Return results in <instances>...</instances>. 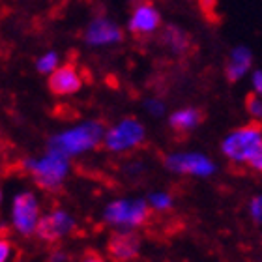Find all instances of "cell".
Here are the masks:
<instances>
[{"instance_id": "cell-7", "label": "cell", "mask_w": 262, "mask_h": 262, "mask_svg": "<svg viewBox=\"0 0 262 262\" xmlns=\"http://www.w3.org/2000/svg\"><path fill=\"white\" fill-rule=\"evenodd\" d=\"M82 38H84V43L90 47H107V45L120 43L124 32L109 17H96L88 23Z\"/></svg>"}, {"instance_id": "cell-8", "label": "cell", "mask_w": 262, "mask_h": 262, "mask_svg": "<svg viewBox=\"0 0 262 262\" xmlns=\"http://www.w3.org/2000/svg\"><path fill=\"white\" fill-rule=\"evenodd\" d=\"M75 229V225L71 221V217L64 212H53L51 215L39 217L36 223V234L43 242H47L49 246H55L64 238L66 234H70L71 230Z\"/></svg>"}, {"instance_id": "cell-14", "label": "cell", "mask_w": 262, "mask_h": 262, "mask_svg": "<svg viewBox=\"0 0 262 262\" xmlns=\"http://www.w3.org/2000/svg\"><path fill=\"white\" fill-rule=\"evenodd\" d=\"M202 122H204V113L201 109H182V111H176L174 115L170 116L169 120V126L170 129L178 133V135H187L191 129H195L196 126H201Z\"/></svg>"}, {"instance_id": "cell-23", "label": "cell", "mask_w": 262, "mask_h": 262, "mask_svg": "<svg viewBox=\"0 0 262 262\" xmlns=\"http://www.w3.org/2000/svg\"><path fill=\"white\" fill-rule=\"evenodd\" d=\"M0 201H2V193H0Z\"/></svg>"}, {"instance_id": "cell-4", "label": "cell", "mask_w": 262, "mask_h": 262, "mask_svg": "<svg viewBox=\"0 0 262 262\" xmlns=\"http://www.w3.org/2000/svg\"><path fill=\"white\" fill-rule=\"evenodd\" d=\"M103 144L111 152H126L144 142V127L135 118H124L103 133Z\"/></svg>"}, {"instance_id": "cell-3", "label": "cell", "mask_w": 262, "mask_h": 262, "mask_svg": "<svg viewBox=\"0 0 262 262\" xmlns=\"http://www.w3.org/2000/svg\"><path fill=\"white\" fill-rule=\"evenodd\" d=\"M25 167H27V170L30 172V176L34 178L39 189L55 191L62 186V180H64L66 170H68V161H66V156L51 150L39 161H32V159L25 161Z\"/></svg>"}, {"instance_id": "cell-1", "label": "cell", "mask_w": 262, "mask_h": 262, "mask_svg": "<svg viewBox=\"0 0 262 262\" xmlns=\"http://www.w3.org/2000/svg\"><path fill=\"white\" fill-rule=\"evenodd\" d=\"M223 154L232 163L247 165L253 172L262 169V131L258 120L238 127L223 141Z\"/></svg>"}, {"instance_id": "cell-12", "label": "cell", "mask_w": 262, "mask_h": 262, "mask_svg": "<svg viewBox=\"0 0 262 262\" xmlns=\"http://www.w3.org/2000/svg\"><path fill=\"white\" fill-rule=\"evenodd\" d=\"M167 165L172 170H178V172H191V174H201V176L210 174L213 170V165L204 156H199V154H178V156H170L167 159Z\"/></svg>"}, {"instance_id": "cell-22", "label": "cell", "mask_w": 262, "mask_h": 262, "mask_svg": "<svg viewBox=\"0 0 262 262\" xmlns=\"http://www.w3.org/2000/svg\"><path fill=\"white\" fill-rule=\"evenodd\" d=\"M146 107H148V111H150V113H156V115H159V113L163 111V103H161V101H158V99H152V101H148Z\"/></svg>"}, {"instance_id": "cell-2", "label": "cell", "mask_w": 262, "mask_h": 262, "mask_svg": "<svg viewBox=\"0 0 262 262\" xmlns=\"http://www.w3.org/2000/svg\"><path fill=\"white\" fill-rule=\"evenodd\" d=\"M103 133L105 129L101 122H84L79 127H73V129L53 137L49 146L53 152H58L62 156H75V154L98 146L103 139Z\"/></svg>"}, {"instance_id": "cell-17", "label": "cell", "mask_w": 262, "mask_h": 262, "mask_svg": "<svg viewBox=\"0 0 262 262\" xmlns=\"http://www.w3.org/2000/svg\"><path fill=\"white\" fill-rule=\"evenodd\" d=\"M246 109L247 113L255 118V120H258L262 115V103H260V94L257 92H251L249 96L246 98Z\"/></svg>"}, {"instance_id": "cell-6", "label": "cell", "mask_w": 262, "mask_h": 262, "mask_svg": "<svg viewBox=\"0 0 262 262\" xmlns=\"http://www.w3.org/2000/svg\"><path fill=\"white\" fill-rule=\"evenodd\" d=\"M161 27V13L152 2L148 0H139L133 10H131L127 28L137 38H148L156 34Z\"/></svg>"}, {"instance_id": "cell-11", "label": "cell", "mask_w": 262, "mask_h": 262, "mask_svg": "<svg viewBox=\"0 0 262 262\" xmlns=\"http://www.w3.org/2000/svg\"><path fill=\"white\" fill-rule=\"evenodd\" d=\"M82 88V77L73 64L58 66L49 73V90L55 96H71Z\"/></svg>"}, {"instance_id": "cell-18", "label": "cell", "mask_w": 262, "mask_h": 262, "mask_svg": "<svg viewBox=\"0 0 262 262\" xmlns=\"http://www.w3.org/2000/svg\"><path fill=\"white\" fill-rule=\"evenodd\" d=\"M11 249H13V246H11V242H8V240H0V262H6L8 258H10Z\"/></svg>"}, {"instance_id": "cell-5", "label": "cell", "mask_w": 262, "mask_h": 262, "mask_svg": "<svg viewBox=\"0 0 262 262\" xmlns=\"http://www.w3.org/2000/svg\"><path fill=\"white\" fill-rule=\"evenodd\" d=\"M107 219L111 223L118 225H131V227H142L148 225L150 219L154 217V206H150L144 201H135V202H113L107 210Z\"/></svg>"}, {"instance_id": "cell-19", "label": "cell", "mask_w": 262, "mask_h": 262, "mask_svg": "<svg viewBox=\"0 0 262 262\" xmlns=\"http://www.w3.org/2000/svg\"><path fill=\"white\" fill-rule=\"evenodd\" d=\"M81 262H105V260L98 251H94V249H86V251L82 253Z\"/></svg>"}, {"instance_id": "cell-10", "label": "cell", "mask_w": 262, "mask_h": 262, "mask_svg": "<svg viewBox=\"0 0 262 262\" xmlns=\"http://www.w3.org/2000/svg\"><path fill=\"white\" fill-rule=\"evenodd\" d=\"M141 238L137 232H111L107 255L111 262H131L139 257Z\"/></svg>"}, {"instance_id": "cell-16", "label": "cell", "mask_w": 262, "mask_h": 262, "mask_svg": "<svg viewBox=\"0 0 262 262\" xmlns=\"http://www.w3.org/2000/svg\"><path fill=\"white\" fill-rule=\"evenodd\" d=\"M58 66H60V55L56 51H47L45 55H41L36 60V70L43 75H49L51 71L56 70Z\"/></svg>"}, {"instance_id": "cell-20", "label": "cell", "mask_w": 262, "mask_h": 262, "mask_svg": "<svg viewBox=\"0 0 262 262\" xmlns=\"http://www.w3.org/2000/svg\"><path fill=\"white\" fill-rule=\"evenodd\" d=\"M253 92H257V94L262 92V71L260 70L253 71Z\"/></svg>"}, {"instance_id": "cell-9", "label": "cell", "mask_w": 262, "mask_h": 262, "mask_svg": "<svg viewBox=\"0 0 262 262\" xmlns=\"http://www.w3.org/2000/svg\"><path fill=\"white\" fill-rule=\"evenodd\" d=\"M39 219L38 201L32 193H21L13 202V225L21 234H32Z\"/></svg>"}, {"instance_id": "cell-13", "label": "cell", "mask_w": 262, "mask_h": 262, "mask_svg": "<svg viewBox=\"0 0 262 262\" xmlns=\"http://www.w3.org/2000/svg\"><path fill=\"white\" fill-rule=\"evenodd\" d=\"M253 64V53L247 47L240 45V47H234L232 53L229 56V62H227V68H225V77L227 81L236 82L240 81L242 77L246 75L249 68Z\"/></svg>"}, {"instance_id": "cell-15", "label": "cell", "mask_w": 262, "mask_h": 262, "mask_svg": "<svg viewBox=\"0 0 262 262\" xmlns=\"http://www.w3.org/2000/svg\"><path fill=\"white\" fill-rule=\"evenodd\" d=\"M161 41H163V45L172 55L178 56H184L187 51L191 49V39H189L187 32L182 30L180 27H176V25H169V27L163 28Z\"/></svg>"}, {"instance_id": "cell-21", "label": "cell", "mask_w": 262, "mask_h": 262, "mask_svg": "<svg viewBox=\"0 0 262 262\" xmlns=\"http://www.w3.org/2000/svg\"><path fill=\"white\" fill-rule=\"evenodd\" d=\"M251 212L255 223H260V196H255L251 202Z\"/></svg>"}]
</instances>
